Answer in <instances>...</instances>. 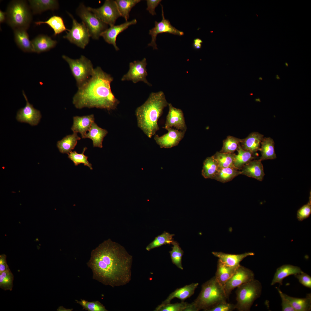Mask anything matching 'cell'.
Returning <instances> with one entry per match:
<instances>
[{"mask_svg":"<svg viewBox=\"0 0 311 311\" xmlns=\"http://www.w3.org/2000/svg\"><path fill=\"white\" fill-rule=\"evenodd\" d=\"M132 261L123 246L109 239L92 251L87 264L92 271L93 279L115 287L130 280Z\"/></svg>","mask_w":311,"mask_h":311,"instance_id":"6da1fadb","label":"cell"},{"mask_svg":"<svg viewBox=\"0 0 311 311\" xmlns=\"http://www.w3.org/2000/svg\"><path fill=\"white\" fill-rule=\"evenodd\" d=\"M111 76L99 67L94 69L88 81L78 88L74 95L73 103L78 109L96 108L108 111L116 109L119 103L112 92Z\"/></svg>","mask_w":311,"mask_h":311,"instance_id":"7a4b0ae2","label":"cell"},{"mask_svg":"<svg viewBox=\"0 0 311 311\" xmlns=\"http://www.w3.org/2000/svg\"><path fill=\"white\" fill-rule=\"evenodd\" d=\"M168 104L164 93L160 91L151 93L144 103L136 109L138 126L149 138L159 130L158 120Z\"/></svg>","mask_w":311,"mask_h":311,"instance_id":"3957f363","label":"cell"},{"mask_svg":"<svg viewBox=\"0 0 311 311\" xmlns=\"http://www.w3.org/2000/svg\"><path fill=\"white\" fill-rule=\"evenodd\" d=\"M227 299L223 287L214 276L202 285L200 294L193 303L197 311H208Z\"/></svg>","mask_w":311,"mask_h":311,"instance_id":"277c9868","label":"cell"},{"mask_svg":"<svg viewBox=\"0 0 311 311\" xmlns=\"http://www.w3.org/2000/svg\"><path fill=\"white\" fill-rule=\"evenodd\" d=\"M5 21L14 30H27L32 20L30 7L25 1L13 0L7 8Z\"/></svg>","mask_w":311,"mask_h":311,"instance_id":"5b68a950","label":"cell"},{"mask_svg":"<svg viewBox=\"0 0 311 311\" xmlns=\"http://www.w3.org/2000/svg\"><path fill=\"white\" fill-rule=\"evenodd\" d=\"M262 286L258 280L253 279L237 287L235 309L239 311H249L254 301L261 296Z\"/></svg>","mask_w":311,"mask_h":311,"instance_id":"8992f818","label":"cell"},{"mask_svg":"<svg viewBox=\"0 0 311 311\" xmlns=\"http://www.w3.org/2000/svg\"><path fill=\"white\" fill-rule=\"evenodd\" d=\"M62 57L69 64L78 88H80L88 81L93 73L94 69L91 61L83 55L76 59L65 55Z\"/></svg>","mask_w":311,"mask_h":311,"instance_id":"52a82bcc","label":"cell"},{"mask_svg":"<svg viewBox=\"0 0 311 311\" xmlns=\"http://www.w3.org/2000/svg\"><path fill=\"white\" fill-rule=\"evenodd\" d=\"M77 13L88 30L90 37L98 39L101 33L108 29V25L97 18L81 3L78 8Z\"/></svg>","mask_w":311,"mask_h":311,"instance_id":"ba28073f","label":"cell"},{"mask_svg":"<svg viewBox=\"0 0 311 311\" xmlns=\"http://www.w3.org/2000/svg\"><path fill=\"white\" fill-rule=\"evenodd\" d=\"M68 13L72 20V27L63 37L78 47L84 49L88 43L90 37L88 30L83 22L79 23L71 14Z\"/></svg>","mask_w":311,"mask_h":311,"instance_id":"9c48e42d","label":"cell"},{"mask_svg":"<svg viewBox=\"0 0 311 311\" xmlns=\"http://www.w3.org/2000/svg\"><path fill=\"white\" fill-rule=\"evenodd\" d=\"M87 7L102 22L110 26L114 25L116 20L121 16L115 1L105 0L103 5L97 8Z\"/></svg>","mask_w":311,"mask_h":311,"instance_id":"30bf717a","label":"cell"},{"mask_svg":"<svg viewBox=\"0 0 311 311\" xmlns=\"http://www.w3.org/2000/svg\"><path fill=\"white\" fill-rule=\"evenodd\" d=\"M254 278V274L252 270L240 265L223 286L227 298L234 289L255 279Z\"/></svg>","mask_w":311,"mask_h":311,"instance_id":"8fae6325","label":"cell"},{"mask_svg":"<svg viewBox=\"0 0 311 311\" xmlns=\"http://www.w3.org/2000/svg\"><path fill=\"white\" fill-rule=\"evenodd\" d=\"M147 65L145 58L141 61L135 60L130 62L129 63V69L128 72L123 76L121 80L131 81L134 83L142 81L149 86H151V84L148 82L146 78L147 75L146 68Z\"/></svg>","mask_w":311,"mask_h":311,"instance_id":"7c38bea8","label":"cell"},{"mask_svg":"<svg viewBox=\"0 0 311 311\" xmlns=\"http://www.w3.org/2000/svg\"><path fill=\"white\" fill-rule=\"evenodd\" d=\"M162 11V20L159 22L156 21L155 26L150 30L149 34L151 37V42L148 44V46H152L154 50L158 49L156 43V37L158 34L163 33H168L174 35L181 36L184 35V33L175 28L170 24L169 20L165 18L163 5L160 4Z\"/></svg>","mask_w":311,"mask_h":311,"instance_id":"4fadbf2b","label":"cell"},{"mask_svg":"<svg viewBox=\"0 0 311 311\" xmlns=\"http://www.w3.org/2000/svg\"><path fill=\"white\" fill-rule=\"evenodd\" d=\"M22 94L26 101L25 106L18 111L16 116L17 120L20 122L27 123L32 126L37 125L41 117L40 111L35 109L28 101L24 91Z\"/></svg>","mask_w":311,"mask_h":311,"instance_id":"5bb4252c","label":"cell"},{"mask_svg":"<svg viewBox=\"0 0 311 311\" xmlns=\"http://www.w3.org/2000/svg\"><path fill=\"white\" fill-rule=\"evenodd\" d=\"M168 132L161 136L156 135L154 139L161 148H170L178 145L184 136L185 132L174 129L172 128H166Z\"/></svg>","mask_w":311,"mask_h":311,"instance_id":"9a60e30c","label":"cell"},{"mask_svg":"<svg viewBox=\"0 0 311 311\" xmlns=\"http://www.w3.org/2000/svg\"><path fill=\"white\" fill-rule=\"evenodd\" d=\"M169 111L166 116L164 128H175L177 130L186 132L187 127L182 111L168 103Z\"/></svg>","mask_w":311,"mask_h":311,"instance_id":"2e32d148","label":"cell"},{"mask_svg":"<svg viewBox=\"0 0 311 311\" xmlns=\"http://www.w3.org/2000/svg\"><path fill=\"white\" fill-rule=\"evenodd\" d=\"M137 23L136 19H134L130 21L126 22L117 25H113L107 29L101 34L105 41L107 43L112 44L115 50L117 51L119 50L117 46L116 41L118 35L123 31L126 29L131 25L136 24Z\"/></svg>","mask_w":311,"mask_h":311,"instance_id":"e0dca14e","label":"cell"},{"mask_svg":"<svg viewBox=\"0 0 311 311\" xmlns=\"http://www.w3.org/2000/svg\"><path fill=\"white\" fill-rule=\"evenodd\" d=\"M260 160H252L241 169V175L261 181L265 175L263 165Z\"/></svg>","mask_w":311,"mask_h":311,"instance_id":"ac0fdd59","label":"cell"},{"mask_svg":"<svg viewBox=\"0 0 311 311\" xmlns=\"http://www.w3.org/2000/svg\"><path fill=\"white\" fill-rule=\"evenodd\" d=\"M212 254L218 258V261L227 266L238 267L240 263L245 257L254 255L253 252H248L239 254L225 253L221 252H213Z\"/></svg>","mask_w":311,"mask_h":311,"instance_id":"d6986e66","label":"cell"},{"mask_svg":"<svg viewBox=\"0 0 311 311\" xmlns=\"http://www.w3.org/2000/svg\"><path fill=\"white\" fill-rule=\"evenodd\" d=\"M94 121L93 114L74 116L73 117V124L71 129L73 132L80 133L82 138L84 139L87 134V132L89 131Z\"/></svg>","mask_w":311,"mask_h":311,"instance_id":"ffe728a7","label":"cell"},{"mask_svg":"<svg viewBox=\"0 0 311 311\" xmlns=\"http://www.w3.org/2000/svg\"><path fill=\"white\" fill-rule=\"evenodd\" d=\"M303 272L298 266L290 264H284L277 268L271 283L273 285L276 283L280 285H282L283 280L286 277L294 275Z\"/></svg>","mask_w":311,"mask_h":311,"instance_id":"44dd1931","label":"cell"},{"mask_svg":"<svg viewBox=\"0 0 311 311\" xmlns=\"http://www.w3.org/2000/svg\"><path fill=\"white\" fill-rule=\"evenodd\" d=\"M263 135L257 132L250 133L246 138L242 139L240 145L243 149L253 154L260 150Z\"/></svg>","mask_w":311,"mask_h":311,"instance_id":"7402d4cb","label":"cell"},{"mask_svg":"<svg viewBox=\"0 0 311 311\" xmlns=\"http://www.w3.org/2000/svg\"><path fill=\"white\" fill-rule=\"evenodd\" d=\"M34 52L37 53L48 51L54 48L57 41L48 36L39 35L31 41Z\"/></svg>","mask_w":311,"mask_h":311,"instance_id":"603a6c76","label":"cell"},{"mask_svg":"<svg viewBox=\"0 0 311 311\" xmlns=\"http://www.w3.org/2000/svg\"><path fill=\"white\" fill-rule=\"evenodd\" d=\"M198 285V283H192L177 289L170 294L161 305L170 303L171 300L175 298L179 299L182 301H184L194 294L195 290Z\"/></svg>","mask_w":311,"mask_h":311,"instance_id":"cb8c5ba5","label":"cell"},{"mask_svg":"<svg viewBox=\"0 0 311 311\" xmlns=\"http://www.w3.org/2000/svg\"><path fill=\"white\" fill-rule=\"evenodd\" d=\"M108 133L107 130L99 127L94 122L92 123L88 132L86 134L84 139H91L94 147L102 148L104 138Z\"/></svg>","mask_w":311,"mask_h":311,"instance_id":"d4e9b609","label":"cell"},{"mask_svg":"<svg viewBox=\"0 0 311 311\" xmlns=\"http://www.w3.org/2000/svg\"><path fill=\"white\" fill-rule=\"evenodd\" d=\"M29 1L30 7L34 14H40L48 10H54L58 8V1L54 0H31Z\"/></svg>","mask_w":311,"mask_h":311,"instance_id":"484cf974","label":"cell"},{"mask_svg":"<svg viewBox=\"0 0 311 311\" xmlns=\"http://www.w3.org/2000/svg\"><path fill=\"white\" fill-rule=\"evenodd\" d=\"M14 33L15 41L20 48L25 52H34L26 30L16 29L14 30Z\"/></svg>","mask_w":311,"mask_h":311,"instance_id":"4316f807","label":"cell"},{"mask_svg":"<svg viewBox=\"0 0 311 311\" xmlns=\"http://www.w3.org/2000/svg\"><path fill=\"white\" fill-rule=\"evenodd\" d=\"M238 267L227 266L218 260L215 276L216 280L223 287L225 283L233 275Z\"/></svg>","mask_w":311,"mask_h":311,"instance_id":"83f0119b","label":"cell"},{"mask_svg":"<svg viewBox=\"0 0 311 311\" xmlns=\"http://www.w3.org/2000/svg\"><path fill=\"white\" fill-rule=\"evenodd\" d=\"M81 138L77 133L67 135L61 140L57 142V146L59 151L62 153L68 154L75 148L78 140Z\"/></svg>","mask_w":311,"mask_h":311,"instance_id":"f1b7e54d","label":"cell"},{"mask_svg":"<svg viewBox=\"0 0 311 311\" xmlns=\"http://www.w3.org/2000/svg\"><path fill=\"white\" fill-rule=\"evenodd\" d=\"M274 143L273 140L270 137L264 138L262 141L260 149L261 161L272 160L276 158L274 150Z\"/></svg>","mask_w":311,"mask_h":311,"instance_id":"f546056e","label":"cell"},{"mask_svg":"<svg viewBox=\"0 0 311 311\" xmlns=\"http://www.w3.org/2000/svg\"><path fill=\"white\" fill-rule=\"evenodd\" d=\"M295 311H310L311 310V294H307L305 297L299 298L290 296L285 293Z\"/></svg>","mask_w":311,"mask_h":311,"instance_id":"4dcf8cb0","label":"cell"},{"mask_svg":"<svg viewBox=\"0 0 311 311\" xmlns=\"http://www.w3.org/2000/svg\"><path fill=\"white\" fill-rule=\"evenodd\" d=\"M237 151V154H234L233 163L235 168L240 170L246 164L253 160L254 157L253 154L242 149L240 145Z\"/></svg>","mask_w":311,"mask_h":311,"instance_id":"1f68e13d","label":"cell"},{"mask_svg":"<svg viewBox=\"0 0 311 311\" xmlns=\"http://www.w3.org/2000/svg\"><path fill=\"white\" fill-rule=\"evenodd\" d=\"M219 168L217 162L213 156L208 157L204 161L202 174L206 179H214Z\"/></svg>","mask_w":311,"mask_h":311,"instance_id":"d6a6232c","label":"cell"},{"mask_svg":"<svg viewBox=\"0 0 311 311\" xmlns=\"http://www.w3.org/2000/svg\"><path fill=\"white\" fill-rule=\"evenodd\" d=\"M35 23L37 25H40L42 24H47L54 30V36L65 31L69 30L66 28L62 18L57 16L54 15L46 21L36 22Z\"/></svg>","mask_w":311,"mask_h":311,"instance_id":"836d02e7","label":"cell"},{"mask_svg":"<svg viewBox=\"0 0 311 311\" xmlns=\"http://www.w3.org/2000/svg\"><path fill=\"white\" fill-rule=\"evenodd\" d=\"M241 175V171L232 168L226 167L219 169L214 179L222 183L232 181L233 179Z\"/></svg>","mask_w":311,"mask_h":311,"instance_id":"e575fe53","label":"cell"},{"mask_svg":"<svg viewBox=\"0 0 311 311\" xmlns=\"http://www.w3.org/2000/svg\"><path fill=\"white\" fill-rule=\"evenodd\" d=\"M174 235V234L164 231L162 234L156 237L147 246L146 249L147 251H150L164 244H172L174 241L173 236Z\"/></svg>","mask_w":311,"mask_h":311,"instance_id":"d590c367","label":"cell"},{"mask_svg":"<svg viewBox=\"0 0 311 311\" xmlns=\"http://www.w3.org/2000/svg\"><path fill=\"white\" fill-rule=\"evenodd\" d=\"M141 1L140 0H116L115 1L121 16L127 21L131 9Z\"/></svg>","mask_w":311,"mask_h":311,"instance_id":"8d00e7d4","label":"cell"},{"mask_svg":"<svg viewBox=\"0 0 311 311\" xmlns=\"http://www.w3.org/2000/svg\"><path fill=\"white\" fill-rule=\"evenodd\" d=\"M241 139L231 136H228L223 141L221 152L233 153L237 151L241 141Z\"/></svg>","mask_w":311,"mask_h":311,"instance_id":"74e56055","label":"cell"},{"mask_svg":"<svg viewBox=\"0 0 311 311\" xmlns=\"http://www.w3.org/2000/svg\"><path fill=\"white\" fill-rule=\"evenodd\" d=\"M234 153L217 151L213 156L217 162L220 168L231 167L236 168L233 163Z\"/></svg>","mask_w":311,"mask_h":311,"instance_id":"f35d334b","label":"cell"},{"mask_svg":"<svg viewBox=\"0 0 311 311\" xmlns=\"http://www.w3.org/2000/svg\"><path fill=\"white\" fill-rule=\"evenodd\" d=\"M172 244L173 245L172 250L169 251L172 262L178 268L183 270L182 259L183 251L176 241L174 240Z\"/></svg>","mask_w":311,"mask_h":311,"instance_id":"ab89813d","label":"cell"},{"mask_svg":"<svg viewBox=\"0 0 311 311\" xmlns=\"http://www.w3.org/2000/svg\"><path fill=\"white\" fill-rule=\"evenodd\" d=\"M86 149V147H84L81 153H78L75 151H71L68 154V158L73 162L75 166L83 164L84 166H88L90 170H92V165L88 161V157L84 154Z\"/></svg>","mask_w":311,"mask_h":311,"instance_id":"60d3db41","label":"cell"},{"mask_svg":"<svg viewBox=\"0 0 311 311\" xmlns=\"http://www.w3.org/2000/svg\"><path fill=\"white\" fill-rule=\"evenodd\" d=\"M76 303L80 305L83 309L88 311H107L105 307L99 301H89L85 299L80 301L75 300Z\"/></svg>","mask_w":311,"mask_h":311,"instance_id":"b9f144b4","label":"cell"},{"mask_svg":"<svg viewBox=\"0 0 311 311\" xmlns=\"http://www.w3.org/2000/svg\"><path fill=\"white\" fill-rule=\"evenodd\" d=\"M14 278V275L10 270L0 272V288L5 290L11 291Z\"/></svg>","mask_w":311,"mask_h":311,"instance_id":"7bdbcfd3","label":"cell"},{"mask_svg":"<svg viewBox=\"0 0 311 311\" xmlns=\"http://www.w3.org/2000/svg\"><path fill=\"white\" fill-rule=\"evenodd\" d=\"M188 303L183 301L180 303L173 304L170 303L159 305L156 309L160 311H184L187 306Z\"/></svg>","mask_w":311,"mask_h":311,"instance_id":"ee69618b","label":"cell"},{"mask_svg":"<svg viewBox=\"0 0 311 311\" xmlns=\"http://www.w3.org/2000/svg\"><path fill=\"white\" fill-rule=\"evenodd\" d=\"M311 213V195L307 203L304 205L297 211V217L298 220L301 221L308 218Z\"/></svg>","mask_w":311,"mask_h":311,"instance_id":"f6af8a7d","label":"cell"},{"mask_svg":"<svg viewBox=\"0 0 311 311\" xmlns=\"http://www.w3.org/2000/svg\"><path fill=\"white\" fill-rule=\"evenodd\" d=\"M299 282L304 286L311 288V277L304 272L294 275Z\"/></svg>","mask_w":311,"mask_h":311,"instance_id":"bcb514c9","label":"cell"},{"mask_svg":"<svg viewBox=\"0 0 311 311\" xmlns=\"http://www.w3.org/2000/svg\"><path fill=\"white\" fill-rule=\"evenodd\" d=\"M235 309V305L225 301L218 304L208 311H232Z\"/></svg>","mask_w":311,"mask_h":311,"instance_id":"7dc6e473","label":"cell"},{"mask_svg":"<svg viewBox=\"0 0 311 311\" xmlns=\"http://www.w3.org/2000/svg\"><path fill=\"white\" fill-rule=\"evenodd\" d=\"M281 298V306L282 311H295L291 303L285 297V293H283L279 288L276 287Z\"/></svg>","mask_w":311,"mask_h":311,"instance_id":"c3c4849f","label":"cell"},{"mask_svg":"<svg viewBox=\"0 0 311 311\" xmlns=\"http://www.w3.org/2000/svg\"><path fill=\"white\" fill-rule=\"evenodd\" d=\"M147 10L152 15H156L155 12L156 8L162 1L161 0H147Z\"/></svg>","mask_w":311,"mask_h":311,"instance_id":"681fc988","label":"cell"},{"mask_svg":"<svg viewBox=\"0 0 311 311\" xmlns=\"http://www.w3.org/2000/svg\"><path fill=\"white\" fill-rule=\"evenodd\" d=\"M6 257L5 254L0 255V272L10 270L7 263Z\"/></svg>","mask_w":311,"mask_h":311,"instance_id":"f907efd6","label":"cell"},{"mask_svg":"<svg viewBox=\"0 0 311 311\" xmlns=\"http://www.w3.org/2000/svg\"><path fill=\"white\" fill-rule=\"evenodd\" d=\"M202 41L199 38H197L194 40L193 46L194 48L196 50L200 49L202 46Z\"/></svg>","mask_w":311,"mask_h":311,"instance_id":"816d5d0a","label":"cell"},{"mask_svg":"<svg viewBox=\"0 0 311 311\" xmlns=\"http://www.w3.org/2000/svg\"><path fill=\"white\" fill-rule=\"evenodd\" d=\"M6 14L1 10L0 11V22L2 23L6 21Z\"/></svg>","mask_w":311,"mask_h":311,"instance_id":"f5cc1de1","label":"cell"},{"mask_svg":"<svg viewBox=\"0 0 311 311\" xmlns=\"http://www.w3.org/2000/svg\"><path fill=\"white\" fill-rule=\"evenodd\" d=\"M73 310V309H67L62 306L59 307L57 309V311H72Z\"/></svg>","mask_w":311,"mask_h":311,"instance_id":"db71d44e","label":"cell"},{"mask_svg":"<svg viewBox=\"0 0 311 311\" xmlns=\"http://www.w3.org/2000/svg\"><path fill=\"white\" fill-rule=\"evenodd\" d=\"M276 78L278 79H280V78L279 77V76L278 75H276Z\"/></svg>","mask_w":311,"mask_h":311,"instance_id":"11a10c76","label":"cell"},{"mask_svg":"<svg viewBox=\"0 0 311 311\" xmlns=\"http://www.w3.org/2000/svg\"><path fill=\"white\" fill-rule=\"evenodd\" d=\"M285 65H286V67H288V63H287V62H285Z\"/></svg>","mask_w":311,"mask_h":311,"instance_id":"9f6ffc18","label":"cell"},{"mask_svg":"<svg viewBox=\"0 0 311 311\" xmlns=\"http://www.w3.org/2000/svg\"><path fill=\"white\" fill-rule=\"evenodd\" d=\"M259 80H262L263 79H262V78L261 77H259Z\"/></svg>","mask_w":311,"mask_h":311,"instance_id":"6f0895ef","label":"cell"},{"mask_svg":"<svg viewBox=\"0 0 311 311\" xmlns=\"http://www.w3.org/2000/svg\"><path fill=\"white\" fill-rule=\"evenodd\" d=\"M251 94V95H253V93H251V94Z\"/></svg>","mask_w":311,"mask_h":311,"instance_id":"680465c9","label":"cell"}]
</instances>
